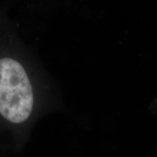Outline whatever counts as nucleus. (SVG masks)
<instances>
[{
  "label": "nucleus",
  "mask_w": 157,
  "mask_h": 157,
  "mask_svg": "<svg viewBox=\"0 0 157 157\" xmlns=\"http://www.w3.org/2000/svg\"><path fill=\"white\" fill-rule=\"evenodd\" d=\"M35 94L31 78L14 59H0V114L12 123H22L33 111Z\"/></svg>",
  "instance_id": "f257e3e1"
}]
</instances>
